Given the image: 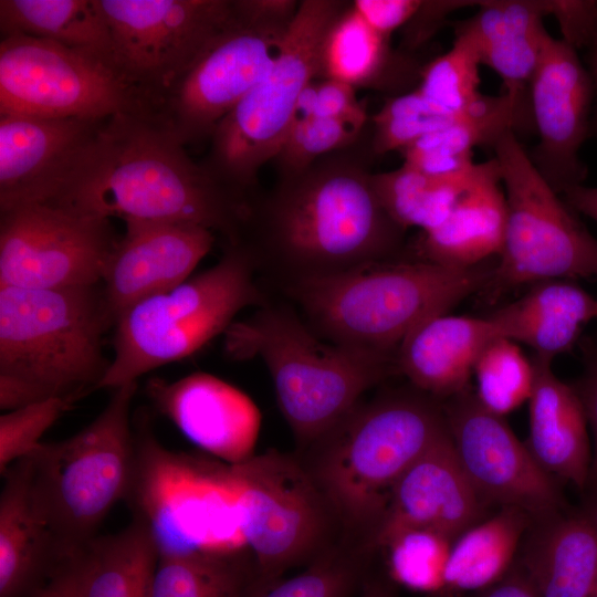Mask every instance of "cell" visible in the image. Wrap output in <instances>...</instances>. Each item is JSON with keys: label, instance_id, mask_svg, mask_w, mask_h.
I'll use <instances>...</instances> for the list:
<instances>
[{"label": "cell", "instance_id": "obj_1", "mask_svg": "<svg viewBox=\"0 0 597 597\" xmlns=\"http://www.w3.org/2000/svg\"><path fill=\"white\" fill-rule=\"evenodd\" d=\"M344 150L280 176L263 199L250 197L240 242L258 266L271 260L290 282L398 256L406 230L383 207L373 172Z\"/></svg>", "mask_w": 597, "mask_h": 597}, {"label": "cell", "instance_id": "obj_2", "mask_svg": "<svg viewBox=\"0 0 597 597\" xmlns=\"http://www.w3.org/2000/svg\"><path fill=\"white\" fill-rule=\"evenodd\" d=\"M249 202L192 161L151 112H140L105 121L78 176L54 206L125 223L196 224L239 243Z\"/></svg>", "mask_w": 597, "mask_h": 597}, {"label": "cell", "instance_id": "obj_3", "mask_svg": "<svg viewBox=\"0 0 597 597\" xmlns=\"http://www.w3.org/2000/svg\"><path fill=\"white\" fill-rule=\"evenodd\" d=\"M442 402L417 389L359 402L298 454L344 537L368 551L402 473L448 433Z\"/></svg>", "mask_w": 597, "mask_h": 597}, {"label": "cell", "instance_id": "obj_4", "mask_svg": "<svg viewBox=\"0 0 597 597\" xmlns=\"http://www.w3.org/2000/svg\"><path fill=\"white\" fill-rule=\"evenodd\" d=\"M101 284L61 289L0 286V408L50 398L76 402L98 389L114 327Z\"/></svg>", "mask_w": 597, "mask_h": 597}, {"label": "cell", "instance_id": "obj_5", "mask_svg": "<svg viewBox=\"0 0 597 597\" xmlns=\"http://www.w3.org/2000/svg\"><path fill=\"white\" fill-rule=\"evenodd\" d=\"M493 270L484 263L450 269L417 256H395L290 281L287 290L322 338L396 356L400 343L420 323L447 314L486 289Z\"/></svg>", "mask_w": 597, "mask_h": 597}, {"label": "cell", "instance_id": "obj_6", "mask_svg": "<svg viewBox=\"0 0 597 597\" xmlns=\"http://www.w3.org/2000/svg\"><path fill=\"white\" fill-rule=\"evenodd\" d=\"M235 360L260 358L279 408L302 449L344 419L396 368L395 356L326 342L292 310L264 304L223 334Z\"/></svg>", "mask_w": 597, "mask_h": 597}, {"label": "cell", "instance_id": "obj_7", "mask_svg": "<svg viewBox=\"0 0 597 597\" xmlns=\"http://www.w3.org/2000/svg\"><path fill=\"white\" fill-rule=\"evenodd\" d=\"M136 390L137 381L115 388L86 427L64 440L41 442L27 455L36 503L67 557L85 551L113 506L133 492L138 448L130 408Z\"/></svg>", "mask_w": 597, "mask_h": 597}, {"label": "cell", "instance_id": "obj_8", "mask_svg": "<svg viewBox=\"0 0 597 597\" xmlns=\"http://www.w3.org/2000/svg\"><path fill=\"white\" fill-rule=\"evenodd\" d=\"M256 269L247 245L227 243L213 266L122 313L114 325V356L98 389L137 381L191 356L224 334L239 312L266 304L254 279Z\"/></svg>", "mask_w": 597, "mask_h": 597}, {"label": "cell", "instance_id": "obj_9", "mask_svg": "<svg viewBox=\"0 0 597 597\" xmlns=\"http://www.w3.org/2000/svg\"><path fill=\"white\" fill-rule=\"evenodd\" d=\"M349 1L302 0L268 73L219 123L201 165L222 186L249 197L259 170L279 153L303 90L318 80L324 35Z\"/></svg>", "mask_w": 597, "mask_h": 597}, {"label": "cell", "instance_id": "obj_10", "mask_svg": "<svg viewBox=\"0 0 597 597\" xmlns=\"http://www.w3.org/2000/svg\"><path fill=\"white\" fill-rule=\"evenodd\" d=\"M229 472L256 582L272 583L345 538L333 507L298 454L268 450L229 465Z\"/></svg>", "mask_w": 597, "mask_h": 597}, {"label": "cell", "instance_id": "obj_11", "mask_svg": "<svg viewBox=\"0 0 597 597\" xmlns=\"http://www.w3.org/2000/svg\"><path fill=\"white\" fill-rule=\"evenodd\" d=\"M506 199L499 262L486 289L597 277V239L538 172L512 130L492 145Z\"/></svg>", "mask_w": 597, "mask_h": 597}, {"label": "cell", "instance_id": "obj_12", "mask_svg": "<svg viewBox=\"0 0 597 597\" xmlns=\"http://www.w3.org/2000/svg\"><path fill=\"white\" fill-rule=\"evenodd\" d=\"M116 71L154 113L234 20L233 0H94Z\"/></svg>", "mask_w": 597, "mask_h": 597}, {"label": "cell", "instance_id": "obj_13", "mask_svg": "<svg viewBox=\"0 0 597 597\" xmlns=\"http://www.w3.org/2000/svg\"><path fill=\"white\" fill-rule=\"evenodd\" d=\"M140 112L151 111L111 63L43 39L1 38L0 116L104 121Z\"/></svg>", "mask_w": 597, "mask_h": 597}, {"label": "cell", "instance_id": "obj_14", "mask_svg": "<svg viewBox=\"0 0 597 597\" xmlns=\"http://www.w3.org/2000/svg\"><path fill=\"white\" fill-rule=\"evenodd\" d=\"M111 219L54 205L0 212V286L101 284L117 243Z\"/></svg>", "mask_w": 597, "mask_h": 597}, {"label": "cell", "instance_id": "obj_15", "mask_svg": "<svg viewBox=\"0 0 597 597\" xmlns=\"http://www.w3.org/2000/svg\"><path fill=\"white\" fill-rule=\"evenodd\" d=\"M234 15L154 111L184 146L210 139L219 123L268 73L289 30L259 27Z\"/></svg>", "mask_w": 597, "mask_h": 597}, {"label": "cell", "instance_id": "obj_16", "mask_svg": "<svg viewBox=\"0 0 597 597\" xmlns=\"http://www.w3.org/2000/svg\"><path fill=\"white\" fill-rule=\"evenodd\" d=\"M441 402L457 459L486 503L520 509L533 522L563 512L557 480L537 463L504 417L486 410L471 387Z\"/></svg>", "mask_w": 597, "mask_h": 597}, {"label": "cell", "instance_id": "obj_17", "mask_svg": "<svg viewBox=\"0 0 597 597\" xmlns=\"http://www.w3.org/2000/svg\"><path fill=\"white\" fill-rule=\"evenodd\" d=\"M105 121L0 116V212L25 205H57L92 153Z\"/></svg>", "mask_w": 597, "mask_h": 597}, {"label": "cell", "instance_id": "obj_18", "mask_svg": "<svg viewBox=\"0 0 597 597\" xmlns=\"http://www.w3.org/2000/svg\"><path fill=\"white\" fill-rule=\"evenodd\" d=\"M593 94L591 77L577 51L548 33L530 86L538 144L528 156L557 193L582 185L587 175L579 150L588 132Z\"/></svg>", "mask_w": 597, "mask_h": 597}, {"label": "cell", "instance_id": "obj_19", "mask_svg": "<svg viewBox=\"0 0 597 597\" xmlns=\"http://www.w3.org/2000/svg\"><path fill=\"white\" fill-rule=\"evenodd\" d=\"M490 506L463 472L448 431L394 484L368 551H380L408 528L433 530L454 540L486 517Z\"/></svg>", "mask_w": 597, "mask_h": 597}, {"label": "cell", "instance_id": "obj_20", "mask_svg": "<svg viewBox=\"0 0 597 597\" xmlns=\"http://www.w3.org/2000/svg\"><path fill=\"white\" fill-rule=\"evenodd\" d=\"M154 407L195 446L234 465L254 455L261 412L242 390L208 373L145 385Z\"/></svg>", "mask_w": 597, "mask_h": 597}, {"label": "cell", "instance_id": "obj_21", "mask_svg": "<svg viewBox=\"0 0 597 597\" xmlns=\"http://www.w3.org/2000/svg\"><path fill=\"white\" fill-rule=\"evenodd\" d=\"M106 264L102 286L116 318L136 303L187 281L214 243V233L177 222L125 223Z\"/></svg>", "mask_w": 597, "mask_h": 597}, {"label": "cell", "instance_id": "obj_22", "mask_svg": "<svg viewBox=\"0 0 597 597\" xmlns=\"http://www.w3.org/2000/svg\"><path fill=\"white\" fill-rule=\"evenodd\" d=\"M0 493V597H39L72 557L63 552L34 498L30 462L2 474Z\"/></svg>", "mask_w": 597, "mask_h": 597}, {"label": "cell", "instance_id": "obj_23", "mask_svg": "<svg viewBox=\"0 0 597 597\" xmlns=\"http://www.w3.org/2000/svg\"><path fill=\"white\" fill-rule=\"evenodd\" d=\"M498 338L488 316H433L400 343L396 368L415 389L443 401L470 388L478 358Z\"/></svg>", "mask_w": 597, "mask_h": 597}, {"label": "cell", "instance_id": "obj_24", "mask_svg": "<svg viewBox=\"0 0 597 597\" xmlns=\"http://www.w3.org/2000/svg\"><path fill=\"white\" fill-rule=\"evenodd\" d=\"M534 385L528 399L527 449L553 478L583 490L589 482L588 419L574 388L552 370L551 358L533 354Z\"/></svg>", "mask_w": 597, "mask_h": 597}, {"label": "cell", "instance_id": "obj_25", "mask_svg": "<svg viewBox=\"0 0 597 597\" xmlns=\"http://www.w3.org/2000/svg\"><path fill=\"white\" fill-rule=\"evenodd\" d=\"M506 223V199L495 158L478 165L474 181L448 218L422 232L417 258L450 269H469L500 255Z\"/></svg>", "mask_w": 597, "mask_h": 597}, {"label": "cell", "instance_id": "obj_26", "mask_svg": "<svg viewBox=\"0 0 597 597\" xmlns=\"http://www.w3.org/2000/svg\"><path fill=\"white\" fill-rule=\"evenodd\" d=\"M516 564L541 597H595L597 523L591 513L532 522Z\"/></svg>", "mask_w": 597, "mask_h": 597}, {"label": "cell", "instance_id": "obj_27", "mask_svg": "<svg viewBox=\"0 0 597 597\" xmlns=\"http://www.w3.org/2000/svg\"><path fill=\"white\" fill-rule=\"evenodd\" d=\"M595 298L564 280L534 283L519 300L488 317L502 338L530 346L534 354L553 359L569 350L583 327L593 320Z\"/></svg>", "mask_w": 597, "mask_h": 597}, {"label": "cell", "instance_id": "obj_28", "mask_svg": "<svg viewBox=\"0 0 597 597\" xmlns=\"http://www.w3.org/2000/svg\"><path fill=\"white\" fill-rule=\"evenodd\" d=\"M409 54L392 51L389 40L375 32L349 2L327 29L318 59V80L358 87L386 88L415 72Z\"/></svg>", "mask_w": 597, "mask_h": 597}, {"label": "cell", "instance_id": "obj_29", "mask_svg": "<svg viewBox=\"0 0 597 597\" xmlns=\"http://www.w3.org/2000/svg\"><path fill=\"white\" fill-rule=\"evenodd\" d=\"M532 522L522 510L503 506L463 531L452 542L439 597L476 593L506 576Z\"/></svg>", "mask_w": 597, "mask_h": 597}, {"label": "cell", "instance_id": "obj_30", "mask_svg": "<svg viewBox=\"0 0 597 597\" xmlns=\"http://www.w3.org/2000/svg\"><path fill=\"white\" fill-rule=\"evenodd\" d=\"M0 30L1 38L43 39L113 65L109 31L94 0H1Z\"/></svg>", "mask_w": 597, "mask_h": 597}, {"label": "cell", "instance_id": "obj_31", "mask_svg": "<svg viewBox=\"0 0 597 597\" xmlns=\"http://www.w3.org/2000/svg\"><path fill=\"white\" fill-rule=\"evenodd\" d=\"M86 553L81 597H151L159 549L142 516L114 534L97 536Z\"/></svg>", "mask_w": 597, "mask_h": 597}, {"label": "cell", "instance_id": "obj_32", "mask_svg": "<svg viewBox=\"0 0 597 597\" xmlns=\"http://www.w3.org/2000/svg\"><path fill=\"white\" fill-rule=\"evenodd\" d=\"M478 165L464 174L433 176L402 164L390 171L373 172V184L383 207L398 226L425 232L448 218L474 181Z\"/></svg>", "mask_w": 597, "mask_h": 597}, {"label": "cell", "instance_id": "obj_33", "mask_svg": "<svg viewBox=\"0 0 597 597\" xmlns=\"http://www.w3.org/2000/svg\"><path fill=\"white\" fill-rule=\"evenodd\" d=\"M254 574L248 547L160 553L151 597H241Z\"/></svg>", "mask_w": 597, "mask_h": 597}, {"label": "cell", "instance_id": "obj_34", "mask_svg": "<svg viewBox=\"0 0 597 597\" xmlns=\"http://www.w3.org/2000/svg\"><path fill=\"white\" fill-rule=\"evenodd\" d=\"M370 555L343 540L289 578L259 583L253 577L241 597H355L366 582Z\"/></svg>", "mask_w": 597, "mask_h": 597}, {"label": "cell", "instance_id": "obj_35", "mask_svg": "<svg viewBox=\"0 0 597 597\" xmlns=\"http://www.w3.org/2000/svg\"><path fill=\"white\" fill-rule=\"evenodd\" d=\"M495 101L496 96H491L488 105L481 111L457 114L436 105L416 88L392 96L373 116L371 150L375 155L392 150L402 151L428 134L450 127L470 116L485 113Z\"/></svg>", "mask_w": 597, "mask_h": 597}, {"label": "cell", "instance_id": "obj_36", "mask_svg": "<svg viewBox=\"0 0 597 597\" xmlns=\"http://www.w3.org/2000/svg\"><path fill=\"white\" fill-rule=\"evenodd\" d=\"M453 540L428 528H408L394 535L381 548L388 576L402 587L440 596Z\"/></svg>", "mask_w": 597, "mask_h": 597}, {"label": "cell", "instance_id": "obj_37", "mask_svg": "<svg viewBox=\"0 0 597 597\" xmlns=\"http://www.w3.org/2000/svg\"><path fill=\"white\" fill-rule=\"evenodd\" d=\"M473 375L474 394L489 411L504 417L528 401L534 385V368L517 343L498 338L478 358Z\"/></svg>", "mask_w": 597, "mask_h": 597}, {"label": "cell", "instance_id": "obj_38", "mask_svg": "<svg viewBox=\"0 0 597 597\" xmlns=\"http://www.w3.org/2000/svg\"><path fill=\"white\" fill-rule=\"evenodd\" d=\"M480 60L461 42L423 65L416 87L436 105L457 114L475 113L484 108L491 96L480 92Z\"/></svg>", "mask_w": 597, "mask_h": 597}, {"label": "cell", "instance_id": "obj_39", "mask_svg": "<svg viewBox=\"0 0 597 597\" xmlns=\"http://www.w3.org/2000/svg\"><path fill=\"white\" fill-rule=\"evenodd\" d=\"M362 130L334 118H296L272 161L280 176L301 172L324 156L353 146Z\"/></svg>", "mask_w": 597, "mask_h": 597}, {"label": "cell", "instance_id": "obj_40", "mask_svg": "<svg viewBox=\"0 0 597 597\" xmlns=\"http://www.w3.org/2000/svg\"><path fill=\"white\" fill-rule=\"evenodd\" d=\"M74 404L64 398H50L4 411L0 416V474L29 455L42 442L43 434Z\"/></svg>", "mask_w": 597, "mask_h": 597}, {"label": "cell", "instance_id": "obj_41", "mask_svg": "<svg viewBox=\"0 0 597 597\" xmlns=\"http://www.w3.org/2000/svg\"><path fill=\"white\" fill-rule=\"evenodd\" d=\"M314 116L334 118L364 128L368 116L356 88L334 80H315Z\"/></svg>", "mask_w": 597, "mask_h": 597}, {"label": "cell", "instance_id": "obj_42", "mask_svg": "<svg viewBox=\"0 0 597 597\" xmlns=\"http://www.w3.org/2000/svg\"><path fill=\"white\" fill-rule=\"evenodd\" d=\"M478 4L479 1L421 0L417 11L401 29L402 36L398 50L410 55L429 41L451 12Z\"/></svg>", "mask_w": 597, "mask_h": 597}, {"label": "cell", "instance_id": "obj_43", "mask_svg": "<svg viewBox=\"0 0 597 597\" xmlns=\"http://www.w3.org/2000/svg\"><path fill=\"white\" fill-rule=\"evenodd\" d=\"M563 40L575 50L587 46L597 28V1L552 0L551 12Z\"/></svg>", "mask_w": 597, "mask_h": 597}, {"label": "cell", "instance_id": "obj_44", "mask_svg": "<svg viewBox=\"0 0 597 597\" xmlns=\"http://www.w3.org/2000/svg\"><path fill=\"white\" fill-rule=\"evenodd\" d=\"M420 2L421 0H355L352 6L375 32L389 40L396 30L402 29L411 19Z\"/></svg>", "mask_w": 597, "mask_h": 597}, {"label": "cell", "instance_id": "obj_45", "mask_svg": "<svg viewBox=\"0 0 597 597\" xmlns=\"http://www.w3.org/2000/svg\"><path fill=\"white\" fill-rule=\"evenodd\" d=\"M300 6L296 0H233L235 14L259 27L287 30Z\"/></svg>", "mask_w": 597, "mask_h": 597}, {"label": "cell", "instance_id": "obj_46", "mask_svg": "<svg viewBox=\"0 0 597 597\" xmlns=\"http://www.w3.org/2000/svg\"><path fill=\"white\" fill-rule=\"evenodd\" d=\"M584 405L588 425L594 434L589 482L597 485V346L589 343L585 348V370L574 386Z\"/></svg>", "mask_w": 597, "mask_h": 597}, {"label": "cell", "instance_id": "obj_47", "mask_svg": "<svg viewBox=\"0 0 597 597\" xmlns=\"http://www.w3.org/2000/svg\"><path fill=\"white\" fill-rule=\"evenodd\" d=\"M86 548L64 564L39 597H81L87 572Z\"/></svg>", "mask_w": 597, "mask_h": 597}, {"label": "cell", "instance_id": "obj_48", "mask_svg": "<svg viewBox=\"0 0 597 597\" xmlns=\"http://www.w3.org/2000/svg\"><path fill=\"white\" fill-rule=\"evenodd\" d=\"M462 597H541V596L538 595L533 584L530 582V579L526 577V575L523 573V570L519 567V565L515 562L513 568L501 580H499L498 583H495L494 585L488 588H484L482 590H479L476 593H472Z\"/></svg>", "mask_w": 597, "mask_h": 597}, {"label": "cell", "instance_id": "obj_49", "mask_svg": "<svg viewBox=\"0 0 597 597\" xmlns=\"http://www.w3.org/2000/svg\"><path fill=\"white\" fill-rule=\"evenodd\" d=\"M561 195L573 210L597 222V187L576 185L567 188Z\"/></svg>", "mask_w": 597, "mask_h": 597}, {"label": "cell", "instance_id": "obj_50", "mask_svg": "<svg viewBox=\"0 0 597 597\" xmlns=\"http://www.w3.org/2000/svg\"><path fill=\"white\" fill-rule=\"evenodd\" d=\"M357 597H395L391 587L381 579L366 580Z\"/></svg>", "mask_w": 597, "mask_h": 597}, {"label": "cell", "instance_id": "obj_51", "mask_svg": "<svg viewBox=\"0 0 597 597\" xmlns=\"http://www.w3.org/2000/svg\"><path fill=\"white\" fill-rule=\"evenodd\" d=\"M589 49L588 51V63H589V75L593 81L594 92L597 96V28L596 31L586 46Z\"/></svg>", "mask_w": 597, "mask_h": 597}, {"label": "cell", "instance_id": "obj_52", "mask_svg": "<svg viewBox=\"0 0 597 597\" xmlns=\"http://www.w3.org/2000/svg\"><path fill=\"white\" fill-rule=\"evenodd\" d=\"M597 318V298H595V304L593 308V320Z\"/></svg>", "mask_w": 597, "mask_h": 597}, {"label": "cell", "instance_id": "obj_53", "mask_svg": "<svg viewBox=\"0 0 597 597\" xmlns=\"http://www.w3.org/2000/svg\"><path fill=\"white\" fill-rule=\"evenodd\" d=\"M591 514H593V516H594V519H595V521L597 523V507H596V510L594 512H591Z\"/></svg>", "mask_w": 597, "mask_h": 597}, {"label": "cell", "instance_id": "obj_54", "mask_svg": "<svg viewBox=\"0 0 597 597\" xmlns=\"http://www.w3.org/2000/svg\"><path fill=\"white\" fill-rule=\"evenodd\" d=\"M595 597H597V593H596Z\"/></svg>", "mask_w": 597, "mask_h": 597}]
</instances>
